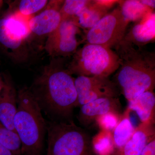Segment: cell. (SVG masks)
<instances>
[{
    "instance_id": "obj_5",
    "label": "cell",
    "mask_w": 155,
    "mask_h": 155,
    "mask_svg": "<svg viewBox=\"0 0 155 155\" xmlns=\"http://www.w3.org/2000/svg\"><path fill=\"white\" fill-rule=\"evenodd\" d=\"M67 64L68 71L78 76L109 77L120 65L118 55L111 48L100 45L86 44L77 50Z\"/></svg>"
},
{
    "instance_id": "obj_15",
    "label": "cell",
    "mask_w": 155,
    "mask_h": 155,
    "mask_svg": "<svg viewBox=\"0 0 155 155\" xmlns=\"http://www.w3.org/2000/svg\"><path fill=\"white\" fill-rule=\"evenodd\" d=\"M127 108L134 111L141 123L155 124V95L154 91H147L128 101Z\"/></svg>"
},
{
    "instance_id": "obj_1",
    "label": "cell",
    "mask_w": 155,
    "mask_h": 155,
    "mask_svg": "<svg viewBox=\"0 0 155 155\" xmlns=\"http://www.w3.org/2000/svg\"><path fill=\"white\" fill-rule=\"evenodd\" d=\"M65 58H52L28 87L41 111L51 121L73 120L77 107L75 78L67 69Z\"/></svg>"
},
{
    "instance_id": "obj_2",
    "label": "cell",
    "mask_w": 155,
    "mask_h": 155,
    "mask_svg": "<svg viewBox=\"0 0 155 155\" xmlns=\"http://www.w3.org/2000/svg\"><path fill=\"white\" fill-rule=\"evenodd\" d=\"M120 65L113 81L127 101L155 87V54L122 40L114 48Z\"/></svg>"
},
{
    "instance_id": "obj_25",
    "label": "cell",
    "mask_w": 155,
    "mask_h": 155,
    "mask_svg": "<svg viewBox=\"0 0 155 155\" xmlns=\"http://www.w3.org/2000/svg\"><path fill=\"white\" fill-rule=\"evenodd\" d=\"M97 3L105 7L106 8L109 10L112 8L115 4L119 3V1H108V0H95Z\"/></svg>"
},
{
    "instance_id": "obj_21",
    "label": "cell",
    "mask_w": 155,
    "mask_h": 155,
    "mask_svg": "<svg viewBox=\"0 0 155 155\" xmlns=\"http://www.w3.org/2000/svg\"><path fill=\"white\" fill-rule=\"evenodd\" d=\"M48 2L47 0H22L18 1L15 9L12 11L25 17H31L45 8Z\"/></svg>"
},
{
    "instance_id": "obj_29",
    "label": "cell",
    "mask_w": 155,
    "mask_h": 155,
    "mask_svg": "<svg viewBox=\"0 0 155 155\" xmlns=\"http://www.w3.org/2000/svg\"><path fill=\"white\" fill-rule=\"evenodd\" d=\"M3 1H0V9L2 8V6L3 5Z\"/></svg>"
},
{
    "instance_id": "obj_27",
    "label": "cell",
    "mask_w": 155,
    "mask_h": 155,
    "mask_svg": "<svg viewBox=\"0 0 155 155\" xmlns=\"http://www.w3.org/2000/svg\"><path fill=\"white\" fill-rule=\"evenodd\" d=\"M0 155H16L0 143Z\"/></svg>"
},
{
    "instance_id": "obj_28",
    "label": "cell",
    "mask_w": 155,
    "mask_h": 155,
    "mask_svg": "<svg viewBox=\"0 0 155 155\" xmlns=\"http://www.w3.org/2000/svg\"><path fill=\"white\" fill-rule=\"evenodd\" d=\"M5 85V80H4V79H3V78L0 76V93L2 91Z\"/></svg>"
},
{
    "instance_id": "obj_17",
    "label": "cell",
    "mask_w": 155,
    "mask_h": 155,
    "mask_svg": "<svg viewBox=\"0 0 155 155\" xmlns=\"http://www.w3.org/2000/svg\"><path fill=\"white\" fill-rule=\"evenodd\" d=\"M130 112L131 111L127 107L122 114L118 125L113 131V139L115 151L123 148L134 133L135 128L130 119Z\"/></svg>"
},
{
    "instance_id": "obj_18",
    "label": "cell",
    "mask_w": 155,
    "mask_h": 155,
    "mask_svg": "<svg viewBox=\"0 0 155 155\" xmlns=\"http://www.w3.org/2000/svg\"><path fill=\"white\" fill-rule=\"evenodd\" d=\"M118 3L122 16L129 22L140 21L150 11H153L138 0L119 1Z\"/></svg>"
},
{
    "instance_id": "obj_4",
    "label": "cell",
    "mask_w": 155,
    "mask_h": 155,
    "mask_svg": "<svg viewBox=\"0 0 155 155\" xmlns=\"http://www.w3.org/2000/svg\"><path fill=\"white\" fill-rule=\"evenodd\" d=\"M46 155H96L92 137L73 120L51 121L47 123Z\"/></svg>"
},
{
    "instance_id": "obj_24",
    "label": "cell",
    "mask_w": 155,
    "mask_h": 155,
    "mask_svg": "<svg viewBox=\"0 0 155 155\" xmlns=\"http://www.w3.org/2000/svg\"><path fill=\"white\" fill-rule=\"evenodd\" d=\"M140 155H155V138L147 143Z\"/></svg>"
},
{
    "instance_id": "obj_20",
    "label": "cell",
    "mask_w": 155,
    "mask_h": 155,
    "mask_svg": "<svg viewBox=\"0 0 155 155\" xmlns=\"http://www.w3.org/2000/svg\"><path fill=\"white\" fill-rule=\"evenodd\" d=\"M0 143L16 155H21V143L15 131L8 129L0 122Z\"/></svg>"
},
{
    "instance_id": "obj_7",
    "label": "cell",
    "mask_w": 155,
    "mask_h": 155,
    "mask_svg": "<svg viewBox=\"0 0 155 155\" xmlns=\"http://www.w3.org/2000/svg\"><path fill=\"white\" fill-rule=\"evenodd\" d=\"M128 23L118 7L103 17L93 27L85 31L82 43L111 49L114 48L124 38Z\"/></svg>"
},
{
    "instance_id": "obj_9",
    "label": "cell",
    "mask_w": 155,
    "mask_h": 155,
    "mask_svg": "<svg viewBox=\"0 0 155 155\" xmlns=\"http://www.w3.org/2000/svg\"><path fill=\"white\" fill-rule=\"evenodd\" d=\"M77 107L104 97H119L120 92L109 77L78 76L74 80Z\"/></svg>"
},
{
    "instance_id": "obj_16",
    "label": "cell",
    "mask_w": 155,
    "mask_h": 155,
    "mask_svg": "<svg viewBox=\"0 0 155 155\" xmlns=\"http://www.w3.org/2000/svg\"><path fill=\"white\" fill-rule=\"evenodd\" d=\"M108 11V9L95 1H90L85 7L69 20L80 29L88 30L107 15Z\"/></svg>"
},
{
    "instance_id": "obj_23",
    "label": "cell",
    "mask_w": 155,
    "mask_h": 155,
    "mask_svg": "<svg viewBox=\"0 0 155 155\" xmlns=\"http://www.w3.org/2000/svg\"><path fill=\"white\" fill-rule=\"evenodd\" d=\"M122 114L110 113L104 114L98 117L96 119L95 123L100 130L113 132L120 121Z\"/></svg>"
},
{
    "instance_id": "obj_3",
    "label": "cell",
    "mask_w": 155,
    "mask_h": 155,
    "mask_svg": "<svg viewBox=\"0 0 155 155\" xmlns=\"http://www.w3.org/2000/svg\"><path fill=\"white\" fill-rule=\"evenodd\" d=\"M17 102L14 126L21 142V155H42L47 129L42 111L27 87L17 92Z\"/></svg>"
},
{
    "instance_id": "obj_22",
    "label": "cell",
    "mask_w": 155,
    "mask_h": 155,
    "mask_svg": "<svg viewBox=\"0 0 155 155\" xmlns=\"http://www.w3.org/2000/svg\"><path fill=\"white\" fill-rule=\"evenodd\" d=\"M90 1V0L64 1L60 10L62 21L69 20L74 17Z\"/></svg>"
},
{
    "instance_id": "obj_30",
    "label": "cell",
    "mask_w": 155,
    "mask_h": 155,
    "mask_svg": "<svg viewBox=\"0 0 155 155\" xmlns=\"http://www.w3.org/2000/svg\"><path fill=\"white\" fill-rule=\"evenodd\" d=\"M112 155H115V154L114 153V154H113Z\"/></svg>"
},
{
    "instance_id": "obj_13",
    "label": "cell",
    "mask_w": 155,
    "mask_h": 155,
    "mask_svg": "<svg viewBox=\"0 0 155 155\" xmlns=\"http://www.w3.org/2000/svg\"><path fill=\"white\" fill-rule=\"evenodd\" d=\"M4 80L5 87L0 93V122L8 129L15 131L14 119L17 111V92L10 78H5Z\"/></svg>"
},
{
    "instance_id": "obj_11",
    "label": "cell",
    "mask_w": 155,
    "mask_h": 155,
    "mask_svg": "<svg viewBox=\"0 0 155 155\" xmlns=\"http://www.w3.org/2000/svg\"><path fill=\"white\" fill-rule=\"evenodd\" d=\"M110 113L122 114L119 97L101 98L81 106L77 119L81 125L88 127L98 117Z\"/></svg>"
},
{
    "instance_id": "obj_10",
    "label": "cell",
    "mask_w": 155,
    "mask_h": 155,
    "mask_svg": "<svg viewBox=\"0 0 155 155\" xmlns=\"http://www.w3.org/2000/svg\"><path fill=\"white\" fill-rule=\"evenodd\" d=\"M64 1H51L50 5L38 15L31 17L28 27L32 36L44 37L49 35L58 28L61 21L60 13Z\"/></svg>"
},
{
    "instance_id": "obj_26",
    "label": "cell",
    "mask_w": 155,
    "mask_h": 155,
    "mask_svg": "<svg viewBox=\"0 0 155 155\" xmlns=\"http://www.w3.org/2000/svg\"><path fill=\"white\" fill-rule=\"evenodd\" d=\"M140 2L148 8L152 10H154L155 8V0H141Z\"/></svg>"
},
{
    "instance_id": "obj_14",
    "label": "cell",
    "mask_w": 155,
    "mask_h": 155,
    "mask_svg": "<svg viewBox=\"0 0 155 155\" xmlns=\"http://www.w3.org/2000/svg\"><path fill=\"white\" fill-rule=\"evenodd\" d=\"M155 138V124L141 123L130 139L115 155H140L147 143Z\"/></svg>"
},
{
    "instance_id": "obj_12",
    "label": "cell",
    "mask_w": 155,
    "mask_h": 155,
    "mask_svg": "<svg viewBox=\"0 0 155 155\" xmlns=\"http://www.w3.org/2000/svg\"><path fill=\"white\" fill-rule=\"evenodd\" d=\"M155 38V13L150 11L141 20L135 22L123 40L139 47H143L152 42Z\"/></svg>"
},
{
    "instance_id": "obj_6",
    "label": "cell",
    "mask_w": 155,
    "mask_h": 155,
    "mask_svg": "<svg viewBox=\"0 0 155 155\" xmlns=\"http://www.w3.org/2000/svg\"><path fill=\"white\" fill-rule=\"evenodd\" d=\"M29 17L10 10L0 18V43L11 51L18 61H25L29 55L28 45L31 38Z\"/></svg>"
},
{
    "instance_id": "obj_19",
    "label": "cell",
    "mask_w": 155,
    "mask_h": 155,
    "mask_svg": "<svg viewBox=\"0 0 155 155\" xmlns=\"http://www.w3.org/2000/svg\"><path fill=\"white\" fill-rule=\"evenodd\" d=\"M93 148L96 155H112L115 152L113 132L100 131L91 138Z\"/></svg>"
},
{
    "instance_id": "obj_8",
    "label": "cell",
    "mask_w": 155,
    "mask_h": 155,
    "mask_svg": "<svg viewBox=\"0 0 155 155\" xmlns=\"http://www.w3.org/2000/svg\"><path fill=\"white\" fill-rule=\"evenodd\" d=\"M81 33V29L71 20L62 21L58 28L48 36L45 50L52 58L72 56L82 43L78 38Z\"/></svg>"
}]
</instances>
